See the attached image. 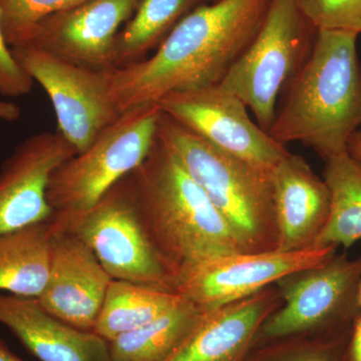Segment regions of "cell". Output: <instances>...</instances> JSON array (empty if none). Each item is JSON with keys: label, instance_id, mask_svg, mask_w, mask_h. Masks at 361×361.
I'll list each match as a JSON object with an SVG mask.
<instances>
[{"label": "cell", "instance_id": "26", "mask_svg": "<svg viewBox=\"0 0 361 361\" xmlns=\"http://www.w3.org/2000/svg\"><path fill=\"white\" fill-rule=\"evenodd\" d=\"M33 85L35 80L18 65L6 44L0 16V94L11 97L26 96L32 92Z\"/></svg>", "mask_w": 361, "mask_h": 361}, {"label": "cell", "instance_id": "31", "mask_svg": "<svg viewBox=\"0 0 361 361\" xmlns=\"http://www.w3.org/2000/svg\"><path fill=\"white\" fill-rule=\"evenodd\" d=\"M357 299H358V305H360V308L361 310V279H360V285H358Z\"/></svg>", "mask_w": 361, "mask_h": 361}, {"label": "cell", "instance_id": "14", "mask_svg": "<svg viewBox=\"0 0 361 361\" xmlns=\"http://www.w3.org/2000/svg\"><path fill=\"white\" fill-rule=\"evenodd\" d=\"M111 280L75 232L52 231L49 279L37 299L47 312L61 322L94 332Z\"/></svg>", "mask_w": 361, "mask_h": 361}, {"label": "cell", "instance_id": "20", "mask_svg": "<svg viewBox=\"0 0 361 361\" xmlns=\"http://www.w3.org/2000/svg\"><path fill=\"white\" fill-rule=\"evenodd\" d=\"M183 300L174 291L111 280L94 332L106 341L153 322Z\"/></svg>", "mask_w": 361, "mask_h": 361}, {"label": "cell", "instance_id": "30", "mask_svg": "<svg viewBox=\"0 0 361 361\" xmlns=\"http://www.w3.org/2000/svg\"><path fill=\"white\" fill-rule=\"evenodd\" d=\"M0 361H25L16 355L7 346L6 342L0 339Z\"/></svg>", "mask_w": 361, "mask_h": 361}, {"label": "cell", "instance_id": "17", "mask_svg": "<svg viewBox=\"0 0 361 361\" xmlns=\"http://www.w3.org/2000/svg\"><path fill=\"white\" fill-rule=\"evenodd\" d=\"M0 323L40 361H111L106 339L49 314L35 297L0 292Z\"/></svg>", "mask_w": 361, "mask_h": 361}, {"label": "cell", "instance_id": "18", "mask_svg": "<svg viewBox=\"0 0 361 361\" xmlns=\"http://www.w3.org/2000/svg\"><path fill=\"white\" fill-rule=\"evenodd\" d=\"M51 223L0 234V292L39 297L49 279Z\"/></svg>", "mask_w": 361, "mask_h": 361}, {"label": "cell", "instance_id": "1", "mask_svg": "<svg viewBox=\"0 0 361 361\" xmlns=\"http://www.w3.org/2000/svg\"><path fill=\"white\" fill-rule=\"evenodd\" d=\"M270 4L216 0L197 6L152 56L110 71L116 110L122 114L170 92L219 85L257 35Z\"/></svg>", "mask_w": 361, "mask_h": 361}, {"label": "cell", "instance_id": "3", "mask_svg": "<svg viewBox=\"0 0 361 361\" xmlns=\"http://www.w3.org/2000/svg\"><path fill=\"white\" fill-rule=\"evenodd\" d=\"M129 179L142 224L172 282L191 263L244 252L227 221L158 137Z\"/></svg>", "mask_w": 361, "mask_h": 361}, {"label": "cell", "instance_id": "11", "mask_svg": "<svg viewBox=\"0 0 361 361\" xmlns=\"http://www.w3.org/2000/svg\"><path fill=\"white\" fill-rule=\"evenodd\" d=\"M163 113L227 153L273 170L289 151L252 121L246 104L219 85L170 92L156 102Z\"/></svg>", "mask_w": 361, "mask_h": 361}, {"label": "cell", "instance_id": "12", "mask_svg": "<svg viewBox=\"0 0 361 361\" xmlns=\"http://www.w3.org/2000/svg\"><path fill=\"white\" fill-rule=\"evenodd\" d=\"M137 2L85 0L40 21L25 44L37 45L90 70H114L116 37Z\"/></svg>", "mask_w": 361, "mask_h": 361}, {"label": "cell", "instance_id": "5", "mask_svg": "<svg viewBox=\"0 0 361 361\" xmlns=\"http://www.w3.org/2000/svg\"><path fill=\"white\" fill-rule=\"evenodd\" d=\"M161 114L157 103L126 111L85 151L54 170L47 192L52 231L71 230L114 185L141 165L155 142Z\"/></svg>", "mask_w": 361, "mask_h": 361}, {"label": "cell", "instance_id": "24", "mask_svg": "<svg viewBox=\"0 0 361 361\" xmlns=\"http://www.w3.org/2000/svg\"><path fill=\"white\" fill-rule=\"evenodd\" d=\"M85 0H0V16L6 44L11 49L25 44L33 28L52 14L70 9Z\"/></svg>", "mask_w": 361, "mask_h": 361}, {"label": "cell", "instance_id": "22", "mask_svg": "<svg viewBox=\"0 0 361 361\" xmlns=\"http://www.w3.org/2000/svg\"><path fill=\"white\" fill-rule=\"evenodd\" d=\"M203 310L183 298L153 322L109 341L111 361H165L194 329Z\"/></svg>", "mask_w": 361, "mask_h": 361}, {"label": "cell", "instance_id": "15", "mask_svg": "<svg viewBox=\"0 0 361 361\" xmlns=\"http://www.w3.org/2000/svg\"><path fill=\"white\" fill-rule=\"evenodd\" d=\"M275 284L204 310L189 336L165 361H248L265 320L281 306Z\"/></svg>", "mask_w": 361, "mask_h": 361}, {"label": "cell", "instance_id": "13", "mask_svg": "<svg viewBox=\"0 0 361 361\" xmlns=\"http://www.w3.org/2000/svg\"><path fill=\"white\" fill-rule=\"evenodd\" d=\"M75 154L59 132L39 133L16 146L0 169V234L51 219L49 179Z\"/></svg>", "mask_w": 361, "mask_h": 361}, {"label": "cell", "instance_id": "8", "mask_svg": "<svg viewBox=\"0 0 361 361\" xmlns=\"http://www.w3.org/2000/svg\"><path fill=\"white\" fill-rule=\"evenodd\" d=\"M68 231L92 249L114 280L172 290V275L149 239L129 175L118 180Z\"/></svg>", "mask_w": 361, "mask_h": 361}, {"label": "cell", "instance_id": "2", "mask_svg": "<svg viewBox=\"0 0 361 361\" xmlns=\"http://www.w3.org/2000/svg\"><path fill=\"white\" fill-rule=\"evenodd\" d=\"M358 35L317 30L310 56L284 90L268 134L282 145L300 142L323 160L348 151L361 129Z\"/></svg>", "mask_w": 361, "mask_h": 361}, {"label": "cell", "instance_id": "32", "mask_svg": "<svg viewBox=\"0 0 361 361\" xmlns=\"http://www.w3.org/2000/svg\"><path fill=\"white\" fill-rule=\"evenodd\" d=\"M209 1H216V0H209Z\"/></svg>", "mask_w": 361, "mask_h": 361}, {"label": "cell", "instance_id": "10", "mask_svg": "<svg viewBox=\"0 0 361 361\" xmlns=\"http://www.w3.org/2000/svg\"><path fill=\"white\" fill-rule=\"evenodd\" d=\"M337 247L298 252L229 254L197 261L175 275L172 290L203 310L234 302L275 284L295 271L322 265Z\"/></svg>", "mask_w": 361, "mask_h": 361}, {"label": "cell", "instance_id": "19", "mask_svg": "<svg viewBox=\"0 0 361 361\" xmlns=\"http://www.w3.org/2000/svg\"><path fill=\"white\" fill-rule=\"evenodd\" d=\"M323 180L329 190L330 212L315 247L348 248L361 240V161L348 151L324 160Z\"/></svg>", "mask_w": 361, "mask_h": 361}, {"label": "cell", "instance_id": "7", "mask_svg": "<svg viewBox=\"0 0 361 361\" xmlns=\"http://www.w3.org/2000/svg\"><path fill=\"white\" fill-rule=\"evenodd\" d=\"M360 279L361 255L350 259L336 253L322 265L278 280L282 304L259 329L255 348L292 337L350 334L361 313Z\"/></svg>", "mask_w": 361, "mask_h": 361}, {"label": "cell", "instance_id": "29", "mask_svg": "<svg viewBox=\"0 0 361 361\" xmlns=\"http://www.w3.org/2000/svg\"><path fill=\"white\" fill-rule=\"evenodd\" d=\"M348 151L353 158L361 161V129L351 135L348 141Z\"/></svg>", "mask_w": 361, "mask_h": 361}, {"label": "cell", "instance_id": "6", "mask_svg": "<svg viewBox=\"0 0 361 361\" xmlns=\"http://www.w3.org/2000/svg\"><path fill=\"white\" fill-rule=\"evenodd\" d=\"M316 32L297 0H271L257 35L221 80L267 133L278 99L310 56Z\"/></svg>", "mask_w": 361, "mask_h": 361}, {"label": "cell", "instance_id": "21", "mask_svg": "<svg viewBox=\"0 0 361 361\" xmlns=\"http://www.w3.org/2000/svg\"><path fill=\"white\" fill-rule=\"evenodd\" d=\"M209 0H139L116 40L115 68L141 61L155 51L188 13Z\"/></svg>", "mask_w": 361, "mask_h": 361}, {"label": "cell", "instance_id": "28", "mask_svg": "<svg viewBox=\"0 0 361 361\" xmlns=\"http://www.w3.org/2000/svg\"><path fill=\"white\" fill-rule=\"evenodd\" d=\"M21 116V109L13 102L0 99V120L6 122H16Z\"/></svg>", "mask_w": 361, "mask_h": 361}, {"label": "cell", "instance_id": "25", "mask_svg": "<svg viewBox=\"0 0 361 361\" xmlns=\"http://www.w3.org/2000/svg\"><path fill=\"white\" fill-rule=\"evenodd\" d=\"M316 30H341L361 35V0H297Z\"/></svg>", "mask_w": 361, "mask_h": 361}, {"label": "cell", "instance_id": "27", "mask_svg": "<svg viewBox=\"0 0 361 361\" xmlns=\"http://www.w3.org/2000/svg\"><path fill=\"white\" fill-rule=\"evenodd\" d=\"M343 361H361V313L353 322Z\"/></svg>", "mask_w": 361, "mask_h": 361}, {"label": "cell", "instance_id": "16", "mask_svg": "<svg viewBox=\"0 0 361 361\" xmlns=\"http://www.w3.org/2000/svg\"><path fill=\"white\" fill-rule=\"evenodd\" d=\"M272 182L277 251L313 248L329 217L330 194L324 180L302 157L289 152L273 168Z\"/></svg>", "mask_w": 361, "mask_h": 361}, {"label": "cell", "instance_id": "23", "mask_svg": "<svg viewBox=\"0 0 361 361\" xmlns=\"http://www.w3.org/2000/svg\"><path fill=\"white\" fill-rule=\"evenodd\" d=\"M350 334L298 336L254 349L248 361H343Z\"/></svg>", "mask_w": 361, "mask_h": 361}, {"label": "cell", "instance_id": "4", "mask_svg": "<svg viewBox=\"0 0 361 361\" xmlns=\"http://www.w3.org/2000/svg\"><path fill=\"white\" fill-rule=\"evenodd\" d=\"M157 137L203 189L245 253L277 250L272 170L217 148L163 111Z\"/></svg>", "mask_w": 361, "mask_h": 361}, {"label": "cell", "instance_id": "9", "mask_svg": "<svg viewBox=\"0 0 361 361\" xmlns=\"http://www.w3.org/2000/svg\"><path fill=\"white\" fill-rule=\"evenodd\" d=\"M18 65L51 99L59 134L77 154L85 151L121 114L111 94L110 71H94L37 45L11 49Z\"/></svg>", "mask_w": 361, "mask_h": 361}]
</instances>
